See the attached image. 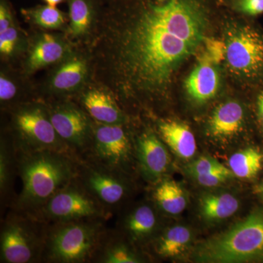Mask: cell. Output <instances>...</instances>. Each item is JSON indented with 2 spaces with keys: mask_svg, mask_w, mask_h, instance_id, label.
I'll list each match as a JSON object with an SVG mask.
<instances>
[{
  "mask_svg": "<svg viewBox=\"0 0 263 263\" xmlns=\"http://www.w3.org/2000/svg\"><path fill=\"white\" fill-rule=\"evenodd\" d=\"M16 96L17 87L14 83L2 74L0 77V100L2 104H13Z\"/></svg>",
  "mask_w": 263,
  "mask_h": 263,
  "instance_id": "cell-33",
  "label": "cell"
},
{
  "mask_svg": "<svg viewBox=\"0 0 263 263\" xmlns=\"http://www.w3.org/2000/svg\"><path fill=\"white\" fill-rule=\"evenodd\" d=\"M82 159L128 176L138 173L134 138L127 124L109 125L93 121L91 146Z\"/></svg>",
  "mask_w": 263,
  "mask_h": 263,
  "instance_id": "cell-7",
  "label": "cell"
},
{
  "mask_svg": "<svg viewBox=\"0 0 263 263\" xmlns=\"http://www.w3.org/2000/svg\"><path fill=\"white\" fill-rule=\"evenodd\" d=\"M101 2H105V3H113V2L118 1V0H100Z\"/></svg>",
  "mask_w": 263,
  "mask_h": 263,
  "instance_id": "cell-37",
  "label": "cell"
},
{
  "mask_svg": "<svg viewBox=\"0 0 263 263\" xmlns=\"http://www.w3.org/2000/svg\"><path fill=\"white\" fill-rule=\"evenodd\" d=\"M245 110L235 101L221 104L214 110L208 124V131L214 138H227L236 136L243 127Z\"/></svg>",
  "mask_w": 263,
  "mask_h": 263,
  "instance_id": "cell-17",
  "label": "cell"
},
{
  "mask_svg": "<svg viewBox=\"0 0 263 263\" xmlns=\"http://www.w3.org/2000/svg\"><path fill=\"white\" fill-rule=\"evenodd\" d=\"M67 53V45L51 34H41L34 43L27 59V68L32 72L60 61Z\"/></svg>",
  "mask_w": 263,
  "mask_h": 263,
  "instance_id": "cell-20",
  "label": "cell"
},
{
  "mask_svg": "<svg viewBox=\"0 0 263 263\" xmlns=\"http://www.w3.org/2000/svg\"><path fill=\"white\" fill-rule=\"evenodd\" d=\"M34 23L45 29L60 28L65 22V17L61 10L50 5H38L35 8L23 10Z\"/></svg>",
  "mask_w": 263,
  "mask_h": 263,
  "instance_id": "cell-27",
  "label": "cell"
},
{
  "mask_svg": "<svg viewBox=\"0 0 263 263\" xmlns=\"http://www.w3.org/2000/svg\"><path fill=\"white\" fill-rule=\"evenodd\" d=\"M18 176L17 155L9 136L2 137L0 142V195L2 207L10 208L15 200L14 182Z\"/></svg>",
  "mask_w": 263,
  "mask_h": 263,
  "instance_id": "cell-19",
  "label": "cell"
},
{
  "mask_svg": "<svg viewBox=\"0 0 263 263\" xmlns=\"http://www.w3.org/2000/svg\"><path fill=\"white\" fill-rule=\"evenodd\" d=\"M70 30L79 37L89 30L102 6L100 0H68Z\"/></svg>",
  "mask_w": 263,
  "mask_h": 263,
  "instance_id": "cell-25",
  "label": "cell"
},
{
  "mask_svg": "<svg viewBox=\"0 0 263 263\" xmlns=\"http://www.w3.org/2000/svg\"><path fill=\"white\" fill-rule=\"evenodd\" d=\"M219 0H118L102 4L98 54L118 100L162 96L206 37Z\"/></svg>",
  "mask_w": 263,
  "mask_h": 263,
  "instance_id": "cell-1",
  "label": "cell"
},
{
  "mask_svg": "<svg viewBox=\"0 0 263 263\" xmlns=\"http://www.w3.org/2000/svg\"><path fill=\"white\" fill-rule=\"evenodd\" d=\"M29 214L47 224L86 219L108 220L111 216L76 178L44 205Z\"/></svg>",
  "mask_w": 263,
  "mask_h": 263,
  "instance_id": "cell-9",
  "label": "cell"
},
{
  "mask_svg": "<svg viewBox=\"0 0 263 263\" xmlns=\"http://www.w3.org/2000/svg\"><path fill=\"white\" fill-rule=\"evenodd\" d=\"M239 209V200L230 193H208L200 200V214L205 220L228 219Z\"/></svg>",
  "mask_w": 263,
  "mask_h": 263,
  "instance_id": "cell-24",
  "label": "cell"
},
{
  "mask_svg": "<svg viewBox=\"0 0 263 263\" xmlns=\"http://www.w3.org/2000/svg\"><path fill=\"white\" fill-rule=\"evenodd\" d=\"M257 108H258L259 119L263 123V91L259 95L258 100H257Z\"/></svg>",
  "mask_w": 263,
  "mask_h": 263,
  "instance_id": "cell-35",
  "label": "cell"
},
{
  "mask_svg": "<svg viewBox=\"0 0 263 263\" xmlns=\"http://www.w3.org/2000/svg\"><path fill=\"white\" fill-rule=\"evenodd\" d=\"M18 176L22 188L9 208L17 212H35L75 179L78 160L55 151L17 152Z\"/></svg>",
  "mask_w": 263,
  "mask_h": 263,
  "instance_id": "cell-2",
  "label": "cell"
},
{
  "mask_svg": "<svg viewBox=\"0 0 263 263\" xmlns=\"http://www.w3.org/2000/svg\"><path fill=\"white\" fill-rule=\"evenodd\" d=\"M46 2V4L51 5V6L57 7V5L62 3L64 0H44Z\"/></svg>",
  "mask_w": 263,
  "mask_h": 263,
  "instance_id": "cell-36",
  "label": "cell"
},
{
  "mask_svg": "<svg viewBox=\"0 0 263 263\" xmlns=\"http://www.w3.org/2000/svg\"><path fill=\"white\" fill-rule=\"evenodd\" d=\"M221 5L237 13L257 16L263 14V0H219Z\"/></svg>",
  "mask_w": 263,
  "mask_h": 263,
  "instance_id": "cell-28",
  "label": "cell"
},
{
  "mask_svg": "<svg viewBox=\"0 0 263 263\" xmlns=\"http://www.w3.org/2000/svg\"><path fill=\"white\" fill-rule=\"evenodd\" d=\"M205 53L215 65L226 60V43L219 40L205 37L203 42Z\"/></svg>",
  "mask_w": 263,
  "mask_h": 263,
  "instance_id": "cell-31",
  "label": "cell"
},
{
  "mask_svg": "<svg viewBox=\"0 0 263 263\" xmlns=\"http://www.w3.org/2000/svg\"><path fill=\"white\" fill-rule=\"evenodd\" d=\"M13 24V16L10 12L9 5L5 0H1V3H0V32L6 30Z\"/></svg>",
  "mask_w": 263,
  "mask_h": 263,
  "instance_id": "cell-34",
  "label": "cell"
},
{
  "mask_svg": "<svg viewBox=\"0 0 263 263\" xmlns=\"http://www.w3.org/2000/svg\"><path fill=\"white\" fill-rule=\"evenodd\" d=\"M105 219L48 224L42 257L44 263H92L107 227Z\"/></svg>",
  "mask_w": 263,
  "mask_h": 263,
  "instance_id": "cell-3",
  "label": "cell"
},
{
  "mask_svg": "<svg viewBox=\"0 0 263 263\" xmlns=\"http://www.w3.org/2000/svg\"><path fill=\"white\" fill-rule=\"evenodd\" d=\"M259 195H260V197H262L263 200V188L259 190Z\"/></svg>",
  "mask_w": 263,
  "mask_h": 263,
  "instance_id": "cell-38",
  "label": "cell"
},
{
  "mask_svg": "<svg viewBox=\"0 0 263 263\" xmlns=\"http://www.w3.org/2000/svg\"><path fill=\"white\" fill-rule=\"evenodd\" d=\"M153 185L152 200L161 212L168 215H178L186 209L187 196L179 183L164 177Z\"/></svg>",
  "mask_w": 263,
  "mask_h": 263,
  "instance_id": "cell-21",
  "label": "cell"
},
{
  "mask_svg": "<svg viewBox=\"0 0 263 263\" xmlns=\"http://www.w3.org/2000/svg\"><path fill=\"white\" fill-rule=\"evenodd\" d=\"M76 179L111 216L133 191L130 176L85 159L78 160Z\"/></svg>",
  "mask_w": 263,
  "mask_h": 263,
  "instance_id": "cell-8",
  "label": "cell"
},
{
  "mask_svg": "<svg viewBox=\"0 0 263 263\" xmlns=\"http://www.w3.org/2000/svg\"><path fill=\"white\" fill-rule=\"evenodd\" d=\"M46 105L57 134L76 159H82L92 141V119L81 106L67 100Z\"/></svg>",
  "mask_w": 263,
  "mask_h": 263,
  "instance_id": "cell-10",
  "label": "cell"
},
{
  "mask_svg": "<svg viewBox=\"0 0 263 263\" xmlns=\"http://www.w3.org/2000/svg\"><path fill=\"white\" fill-rule=\"evenodd\" d=\"M197 260L202 262H247L263 259V214L255 212L224 233L197 247Z\"/></svg>",
  "mask_w": 263,
  "mask_h": 263,
  "instance_id": "cell-4",
  "label": "cell"
},
{
  "mask_svg": "<svg viewBox=\"0 0 263 263\" xmlns=\"http://www.w3.org/2000/svg\"><path fill=\"white\" fill-rule=\"evenodd\" d=\"M159 136L175 155L190 159L197 150L195 136L186 124L177 121H161L157 124Z\"/></svg>",
  "mask_w": 263,
  "mask_h": 263,
  "instance_id": "cell-18",
  "label": "cell"
},
{
  "mask_svg": "<svg viewBox=\"0 0 263 263\" xmlns=\"http://www.w3.org/2000/svg\"><path fill=\"white\" fill-rule=\"evenodd\" d=\"M47 226L31 214L10 209L1 223L0 262H42Z\"/></svg>",
  "mask_w": 263,
  "mask_h": 263,
  "instance_id": "cell-5",
  "label": "cell"
},
{
  "mask_svg": "<svg viewBox=\"0 0 263 263\" xmlns=\"http://www.w3.org/2000/svg\"><path fill=\"white\" fill-rule=\"evenodd\" d=\"M159 228V219L155 205L141 203L132 208L119 219L117 229L138 246L153 241Z\"/></svg>",
  "mask_w": 263,
  "mask_h": 263,
  "instance_id": "cell-14",
  "label": "cell"
},
{
  "mask_svg": "<svg viewBox=\"0 0 263 263\" xmlns=\"http://www.w3.org/2000/svg\"><path fill=\"white\" fill-rule=\"evenodd\" d=\"M119 100L110 90L91 88L80 99L81 107L95 122L109 125L128 124L129 120Z\"/></svg>",
  "mask_w": 263,
  "mask_h": 263,
  "instance_id": "cell-13",
  "label": "cell"
},
{
  "mask_svg": "<svg viewBox=\"0 0 263 263\" xmlns=\"http://www.w3.org/2000/svg\"><path fill=\"white\" fill-rule=\"evenodd\" d=\"M10 113L8 136L17 152L50 150L75 157L55 130L46 103H24L12 108Z\"/></svg>",
  "mask_w": 263,
  "mask_h": 263,
  "instance_id": "cell-6",
  "label": "cell"
},
{
  "mask_svg": "<svg viewBox=\"0 0 263 263\" xmlns=\"http://www.w3.org/2000/svg\"><path fill=\"white\" fill-rule=\"evenodd\" d=\"M226 166L223 165L216 159L209 156H202L194 161L186 167V171L193 177L209 174L217 170L222 169Z\"/></svg>",
  "mask_w": 263,
  "mask_h": 263,
  "instance_id": "cell-29",
  "label": "cell"
},
{
  "mask_svg": "<svg viewBox=\"0 0 263 263\" xmlns=\"http://www.w3.org/2000/svg\"><path fill=\"white\" fill-rule=\"evenodd\" d=\"M136 246L122 232L105 230L92 263H140L144 262Z\"/></svg>",
  "mask_w": 263,
  "mask_h": 263,
  "instance_id": "cell-15",
  "label": "cell"
},
{
  "mask_svg": "<svg viewBox=\"0 0 263 263\" xmlns=\"http://www.w3.org/2000/svg\"><path fill=\"white\" fill-rule=\"evenodd\" d=\"M202 54L185 84L189 95L199 103H204L214 98L219 84L216 65L205 52Z\"/></svg>",
  "mask_w": 263,
  "mask_h": 263,
  "instance_id": "cell-16",
  "label": "cell"
},
{
  "mask_svg": "<svg viewBox=\"0 0 263 263\" xmlns=\"http://www.w3.org/2000/svg\"><path fill=\"white\" fill-rule=\"evenodd\" d=\"M138 174L148 183H157L165 176L171 165L167 146L159 135L146 129L133 136Z\"/></svg>",
  "mask_w": 263,
  "mask_h": 263,
  "instance_id": "cell-12",
  "label": "cell"
},
{
  "mask_svg": "<svg viewBox=\"0 0 263 263\" xmlns=\"http://www.w3.org/2000/svg\"><path fill=\"white\" fill-rule=\"evenodd\" d=\"M263 155L252 148H246L233 154L229 160V167L233 174L243 179L254 178L262 167Z\"/></svg>",
  "mask_w": 263,
  "mask_h": 263,
  "instance_id": "cell-26",
  "label": "cell"
},
{
  "mask_svg": "<svg viewBox=\"0 0 263 263\" xmlns=\"http://www.w3.org/2000/svg\"><path fill=\"white\" fill-rule=\"evenodd\" d=\"M226 60L235 73L256 79L263 73V34L249 25L232 27L227 33Z\"/></svg>",
  "mask_w": 263,
  "mask_h": 263,
  "instance_id": "cell-11",
  "label": "cell"
},
{
  "mask_svg": "<svg viewBox=\"0 0 263 263\" xmlns=\"http://www.w3.org/2000/svg\"><path fill=\"white\" fill-rule=\"evenodd\" d=\"M18 31L14 25L0 32V52L4 56H9L14 51L18 43Z\"/></svg>",
  "mask_w": 263,
  "mask_h": 263,
  "instance_id": "cell-32",
  "label": "cell"
},
{
  "mask_svg": "<svg viewBox=\"0 0 263 263\" xmlns=\"http://www.w3.org/2000/svg\"><path fill=\"white\" fill-rule=\"evenodd\" d=\"M234 174L232 172L231 170L224 167V168L217 170L213 171L209 174L200 175L195 176L194 179L196 180L197 183L200 185L207 187H214L219 186L221 183L226 182L233 177Z\"/></svg>",
  "mask_w": 263,
  "mask_h": 263,
  "instance_id": "cell-30",
  "label": "cell"
},
{
  "mask_svg": "<svg viewBox=\"0 0 263 263\" xmlns=\"http://www.w3.org/2000/svg\"><path fill=\"white\" fill-rule=\"evenodd\" d=\"M191 230L184 226L166 228L154 239L153 251L162 258H174L183 253L190 245Z\"/></svg>",
  "mask_w": 263,
  "mask_h": 263,
  "instance_id": "cell-23",
  "label": "cell"
},
{
  "mask_svg": "<svg viewBox=\"0 0 263 263\" xmlns=\"http://www.w3.org/2000/svg\"><path fill=\"white\" fill-rule=\"evenodd\" d=\"M88 72L87 62L80 57L66 60L51 79V88L54 92L69 93L79 89Z\"/></svg>",
  "mask_w": 263,
  "mask_h": 263,
  "instance_id": "cell-22",
  "label": "cell"
}]
</instances>
